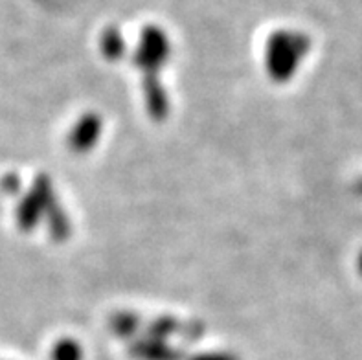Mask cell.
Wrapping results in <instances>:
<instances>
[{"label": "cell", "mask_w": 362, "mask_h": 360, "mask_svg": "<svg viewBox=\"0 0 362 360\" xmlns=\"http://www.w3.org/2000/svg\"><path fill=\"white\" fill-rule=\"evenodd\" d=\"M21 187H23V182H21V177L17 173H8L0 178V190L6 195H18Z\"/></svg>", "instance_id": "cell-11"}, {"label": "cell", "mask_w": 362, "mask_h": 360, "mask_svg": "<svg viewBox=\"0 0 362 360\" xmlns=\"http://www.w3.org/2000/svg\"><path fill=\"white\" fill-rule=\"evenodd\" d=\"M171 52L170 39L160 26L149 24L144 26L138 39V48L134 52V64L142 70L144 76L147 74H158L162 64L168 61Z\"/></svg>", "instance_id": "cell-3"}, {"label": "cell", "mask_w": 362, "mask_h": 360, "mask_svg": "<svg viewBox=\"0 0 362 360\" xmlns=\"http://www.w3.org/2000/svg\"><path fill=\"white\" fill-rule=\"evenodd\" d=\"M144 92H146V105L153 120H164L168 116V96L160 85L158 74L144 76Z\"/></svg>", "instance_id": "cell-5"}, {"label": "cell", "mask_w": 362, "mask_h": 360, "mask_svg": "<svg viewBox=\"0 0 362 360\" xmlns=\"http://www.w3.org/2000/svg\"><path fill=\"white\" fill-rule=\"evenodd\" d=\"M57 202L54 186L48 175H37L30 192L18 201L17 206V224L21 230H33L41 223V217L50 210V206Z\"/></svg>", "instance_id": "cell-2"}, {"label": "cell", "mask_w": 362, "mask_h": 360, "mask_svg": "<svg viewBox=\"0 0 362 360\" xmlns=\"http://www.w3.org/2000/svg\"><path fill=\"white\" fill-rule=\"evenodd\" d=\"M182 331V325L177 318H170V316H162V318L153 320L151 324L147 325L146 337L156 338V340H165L170 338L173 333Z\"/></svg>", "instance_id": "cell-9"}, {"label": "cell", "mask_w": 362, "mask_h": 360, "mask_svg": "<svg viewBox=\"0 0 362 360\" xmlns=\"http://www.w3.org/2000/svg\"><path fill=\"white\" fill-rule=\"evenodd\" d=\"M112 333H116L118 337H134V335L142 329V320L140 316H136L134 313H127V310H119L116 315L110 316L109 322Z\"/></svg>", "instance_id": "cell-7"}, {"label": "cell", "mask_w": 362, "mask_h": 360, "mask_svg": "<svg viewBox=\"0 0 362 360\" xmlns=\"http://www.w3.org/2000/svg\"><path fill=\"white\" fill-rule=\"evenodd\" d=\"M52 360H83L81 347L70 338H63L52 347Z\"/></svg>", "instance_id": "cell-10"}, {"label": "cell", "mask_w": 362, "mask_h": 360, "mask_svg": "<svg viewBox=\"0 0 362 360\" xmlns=\"http://www.w3.org/2000/svg\"><path fill=\"white\" fill-rule=\"evenodd\" d=\"M101 134V118L94 112L83 115L69 134V147L76 153H87Z\"/></svg>", "instance_id": "cell-4"}, {"label": "cell", "mask_w": 362, "mask_h": 360, "mask_svg": "<svg viewBox=\"0 0 362 360\" xmlns=\"http://www.w3.org/2000/svg\"><path fill=\"white\" fill-rule=\"evenodd\" d=\"M192 360H238L235 355H230V353H201V355H195Z\"/></svg>", "instance_id": "cell-12"}, {"label": "cell", "mask_w": 362, "mask_h": 360, "mask_svg": "<svg viewBox=\"0 0 362 360\" xmlns=\"http://www.w3.org/2000/svg\"><path fill=\"white\" fill-rule=\"evenodd\" d=\"M101 54L109 61H118L125 54L124 35L116 26H109L101 33Z\"/></svg>", "instance_id": "cell-8"}, {"label": "cell", "mask_w": 362, "mask_h": 360, "mask_svg": "<svg viewBox=\"0 0 362 360\" xmlns=\"http://www.w3.org/2000/svg\"><path fill=\"white\" fill-rule=\"evenodd\" d=\"M131 353H133L136 359L140 360H180V355L177 349H171L165 340H156L151 337H144L140 340L133 344L131 347Z\"/></svg>", "instance_id": "cell-6"}, {"label": "cell", "mask_w": 362, "mask_h": 360, "mask_svg": "<svg viewBox=\"0 0 362 360\" xmlns=\"http://www.w3.org/2000/svg\"><path fill=\"white\" fill-rule=\"evenodd\" d=\"M309 37L293 30H276L265 46L267 72L274 81H289L298 69L303 55L309 52Z\"/></svg>", "instance_id": "cell-1"}]
</instances>
